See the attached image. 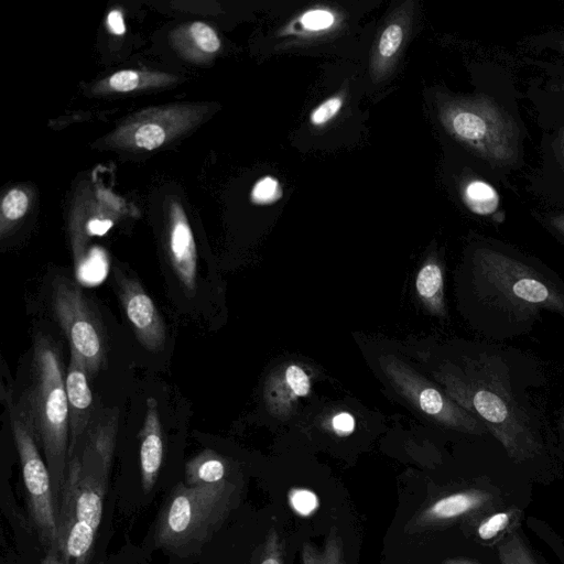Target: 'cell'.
Returning <instances> with one entry per match:
<instances>
[{
    "label": "cell",
    "mask_w": 564,
    "mask_h": 564,
    "mask_svg": "<svg viewBox=\"0 0 564 564\" xmlns=\"http://www.w3.org/2000/svg\"><path fill=\"white\" fill-rule=\"evenodd\" d=\"M452 390L478 417L516 463L539 457L547 430L546 377L539 362L516 347L497 343L475 345Z\"/></svg>",
    "instance_id": "cell-1"
},
{
    "label": "cell",
    "mask_w": 564,
    "mask_h": 564,
    "mask_svg": "<svg viewBox=\"0 0 564 564\" xmlns=\"http://www.w3.org/2000/svg\"><path fill=\"white\" fill-rule=\"evenodd\" d=\"M462 288L469 321L491 343L531 333L544 311L564 318V280L499 245L481 243L470 251Z\"/></svg>",
    "instance_id": "cell-2"
},
{
    "label": "cell",
    "mask_w": 564,
    "mask_h": 564,
    "mask_svg": "<svg viewBox=\"0 0 564 564\" xmlns=\"http://www.w3.org/2000/svg\"><path fill=\"white\" fill-rule=\"evenodd\" d=\"M119 412L98 411L83 441L68 452L56 503L57 553L62 564H90L101 522Z\"/></svg>",
    "instance_id": "cell-3"
},
{
    "label": "cell",
    "mask_w": 564,
    "mask_h": 564,
    "mask_svg": "<svg viewBox=\"0 0 564 564\" xmlns=\"http://www.w3.org/2000/svg\"><path fill=\"white\" fill-rule=\"evenodd\" d=\"M61 352L45 334L36 335L30 382L18 397L47 465L55 503L63 484L69 446V413Z\"/></svg>",
    "instance_id": "cell-4"
},
{
    "label": "cell",
    "mask_w": 564,
    "mask_h": 564,
    "mask_svg": "<svg viewBox=\"0 0 564 564\" xmlns=\"http://www.w3.org/2000/svg\"><path fill=\"white\" fill-rule=\"evenodd\" d=\"M236 486L177 484L170 492L154 528L155 545L176 556L200 552L228 516Z\"/></svg>",
    "instance_id": "cell-5"
},
{
    "label": "cell",
    "mask_w": 564,
    "mask_h": 564,
    "mask_svg": "<svg viewBox=\"0 0 564 564\" xmlns=\"http://www.w3.org/2000/svg\"><path fill=\"white\" fill-rule=\"evenodd\" d=\"M442 119L447 130L492 166H512L520 154V130L513 117L487 95L446 105Z\"/></svg>",
    "instance_id": "cell-6"
},
{
    "label": "cell",
    "mask_w": 564,
    "mask_h": 564,
    "mask_svg": "<svg viewBox=\"0 0 564 564\" xmlns=\"http://www.w3.org/2000/svg\"><path fill=\"white\" fill-rule=\"evenodd\" d=\"M13 440L20 457L31 522L46 553L57 552L56 503L52 478L43 460L32 424L11 388H2Z\"/></svg>",
    "instance_id": "cell-7"
},
{
    "label": "cell",
    "mask_w": 564,
    "mask_h": 564,
    "mask_svg": "<svg viewBox=\"0 0 564 564\" xmlns=\"http://www.w3.org/2000/svg\"><path fill=\"white\" fill-rule=\"evenodd\" d=\"M51 305L64 332L70 355L88 378H95L107 362V343L100 322L82 289L66 276H56L51 286Z\"/></svg>",
    "instance_id": "cell-8"
},
{
    "label": "cell",
    "mask_w": 564,
    "mask_h": 564,
    "mask_svg": "<svg viewBox=\"0 0 564 564\" xmlns=\"http://www.w3.org/2000/svg\"><path fill=\"white\" fill-rule=\"evenodd\" d=\"M119 300L134 334L144 348L159 351L165 344L166 328L154 302L139 281L116 273Z\"/></svg>",
    "instance_id": "cell-9"
},
{
    "label": "cell",
    "mask_w": 564,
    "mask_h": 564,
    "mask_svg": "<svg viewBox=\"0 0 564 564\" xmlns=\"http://www.w3.org/2000/svg\"><path fill=\"white\" fill-rule=\"evenodd\" d=\"M88 376L80 362L70 355L65 375V388L69 413V446L74 449L86 435L99 409L95 405Z\"/></svg>",
    "instance_id": "cell-10"
},
{
    "label": "cell",
    "mask_w": 564,
    "mask_h": 564,
    "mask_svg": "<svg viewBox=\"0 0 564 564\" xmlns=\"http://www.w3.org/2000/svg\"><path fill=\"white\" fill-rule=\"evenodd\" d=\"M170 258L175 274L184 289L193 293L197 279V253L192 229L183 208L174 203L169 238Z\"/></svg>",
    "instance_id": "cell-11"
},
{
    "label": "cell",
    "mask_w": 564,
    "mask_h": 564,
    "mask_svg": "<svg viewBox=\"0 0 564 564\" xmlns=\"http://www.w3.org/2000/svg\"><path fill=\"white\" fill-rule=\"evenodd\" d=\"M140 438L141 484L150 492L158 479L163 460V434L158 401L149 397L145 402V415Z\"/></svg>",
    "instance_id": "cell-12"
},
{
    "label": "cell",
    "mask_w": 564,
    "mask_h": 564,
    "mask_svg": "<svg viewBox=\"0 0 564 564\" xmlns=\"http://www.w3.org/2000/svg\"><path fill=\"white\" fill-rule=\"evenodd\" d=\"M492 497L482 490H467L443 497L424 513L427 520L443 521L474 512L491 503Z\"/></svg>",
    "instance_id": "cell-13"
},
{
    "label": "cell",
    "mask_w": 564,
    "mask_h": 564,
    "mask_svg": "<svg viewBox=\"0 0 564 564\" xmlns=\"http://www.w3.org/2000/svg\"><path fill=\"white\" fill-rule=\"evenodd\" d=\"M310 391L311 380L306 371L299 365H290L278 383L271 382L267 398L272 406L283 409L294 400L306 397Z\"/></svg>",
    "instance_id": "cell-14"
},
{
    "label": "cell",
    "mask_w": 564,
    "mask_h": 564,
    "mask_svg": "<svg viewBox=\"0 0 564 564\" xmlns=\"http://www.w3.org/2000/svg\"><path fill=\"white\" fill-rule=\"evenodd\" d=\"M226 460L216 452L205 449L191 458L185 466L188 486L218 485L228 481Z\"/></svg>",
    "instance_id": "cell-15"
},
{
    "label": "cell",
    "mask_w": 564,
    "mask_h": 564,
    "mask_svg": "<svg viewBox=\"0 0 564 564\" xmlns=\"http://www.w3.org/2000/svg\"><path fill=\"white\" fill-rule=\"evenodd\" d=\"M466 207L479 216L494 214L499 206V194L494 186L481 180L467 182L462 189Z\"/></svg>",
    "instance_id": "cell-16"
},
{
    "label": "cell",
    "mask_w": 564,
    "mask_h": 564,
    "mask_svg": "<svg viewBox=\"0 0 564 564\" xmlns=\"http://www.w3.org/2000/svg\"><path fill=\"white\" fill-rule=\"evenodd\" d=\"M416 291L434 310L443 308V272L435 262H429L420 270L416 276Z\"/></svg>",
    "instance_id": "cell-17"
},
{
    "label": "cell",
    "mask_w": 564,
    "mask_h": 564,
    "mask_svg": "<svg viewBox=\"0 0 564 564\" xmlns=\"http://www.w3.org/2000/svg\"><path fill=\"white\" fill-rule=\"evenodd\" d=\"M303 564H344L343 543L334 532L329 534L322 551L304 543L302 546Z\"/></svg>",
    "instance_id": "cell-18"
},
{
    "label": "cell",
    "mask_w": 564,
    "mask_h": 564,
    "mask_svg": "<svg viewBox=\"0 0 564 564\" xmlns=\"http://www.w3.org/2000/svg\"><path fill=\"white\" fill-rule=\"evenodd\" d=\"M501 564H538L519 534L513 533L498 546Z\"/></svg>",
    "instance_id": "cell-19"
},
{
    "label": "cell",
    "mask_w": 564,
    "mask_h": 564,
    "mask_svg": "<svg viewBox=\"0 0 564 564\" xmlns=\"http://www.w3.org/2000/svg\"><path fill=\"white\" fill-rule=\"evenodd\" d=\"M516 512L501 511L485 518L477 528V534L481 540H491L506 531L513 521Z\"/></svg>",
    "instance_id": "cell-20"
},
{
    "label": "cell",
    "mask_w": 564,
    "mask_h": 564,
    "mask_svg": "<svg viewBox=\"0 0 564 564\" xmlns=\"http://www.w3.org/2000/svg\"><path fill=\"white\" fill-rule=\"evenodd\" d=\"M283 195L282 187L276 178L267 175L257 181L252 191L251 199L258 205H269L278 202Z\"/></svg>",
    "instance_id": "cell-21"
},
{
    "label": "cell",
    "mask_w": 564,
    "mask_h": 564,
    "mask_svg": "<svg viewBox=\"0 0 564 564\" xmlns=\"http://www.w3.org/2000/svg\"><path fill=\"white\" fill-rule=\"evenodd\" d=\"M29 198L20 189H11L2 199L1 208L3 216L9 220L21 218L28 209Z\"/></svg>",
    "instance_id": "cell-22"
},
{
    "label": "cell",
    "mask_w": 564,
    "mask_h": 564,
    "mask_svg": "<svg viewBox=\"0 0 564 564\" xmlns=\"http://www.w3.org/2000/svg\"><path fill=\"white\" fill-rule=\"evenodd\" d=\"M403 40V29L398 23L389 24L382 32L378 51L381 57L390 58L400 48Z\"/></svg>",
    "instance_id": "cell-23"
},
{
    "label": "cell",
    "mask_w": 564,
    "mask_h": 564,
    "mask_svg": "<svg viewBox=\"0 0 564 564\" xmlns=\"http://www.w3.org/2000/svg\"><path fill=\"white\" fill-rule=\"evenodd\" d=\"M165 140V131L155 123H145L134 133V142L138 147L153 150L160 147Z\"/></svg>",
    "instance_id": "cell-24"
},
{
    "label": "cell",
    "mask_w": 564,
    "mask_h": 564,
    "mask_svg": "<svg viewBox=\"0 0 564 564\" xmlns=\"http://www.w3.org/2000/svg\"><path fill=\"white\" fill-rule=\"evenodd\" d=\"M191 33L196 44L207 53H214L220 46V41L214 29L203 22H194Z\"/></svg>",
    "instance_id": "cell-25"
},
{
    "label": "cell",
    "mask_w": 564,
    "mask_h": 564,
    "mask_svg": "<svg viewBox=\"0 0 564 564\" xmlns=\"http://www.w3.org/2000/svg\"><path fill=\"white\" fill-rule=\"evenodd\" d=\"M343 106V99L339 96L332 97L322 102L311 113V122L314 126H322L333 119Z\"/></svg>",
    "instance_id": "cell-26"
},
{
    "label": "cell",
    "mask_w": 564,
    "mask_h": 564,
    "mask_svg": "<svg viewBox=\"0 0 564 564\" xmlns=\"http://www.w3.org/2000/svg\"><path fill=\"white\" fill-rule=\"evenodd\" d=\"M293 508L301 514L307 516L317 507L316 496L305 489H295L290 495Z\"/></svg>",
    "instance_id": "cell-27"
},
{
    "label": "cell",
    "mask_w": 564,
    "mask_h": 564,
    "mask_svg": "<svg viewBox=\"0 0 564 564\" xmlns=\"http://www.w3.org/2000/svg\"><path fill=\"white\" fill-rule=\"evenodd\" d=\"M334 15L326 10H312L302 17V23L307 30L318 31L329 28Z\"/></svg>",
    "instance_id": "cell-28"
},
{
    "label": "cell",
    "mask_w": 564,
    "mask_h": 564,
    "mask_svg": "<svg viewBox=\"0 0 564 564\" xmlns=\"http://www.w3.org/2000/svg\"><path fill=\"white\" fill-rule=\"evenodd\" d=\"M109 85L117 91H130L139 85V74L134 70H120L109 78Z\"/></svg>",
    "instance_id": "cell-29"
},
{
    "label": "cell",
    "mask_w": 564,
    "mask_h": 564,
    "mask_svg": "<svg viewBox=\"0 0 564 564\" xmlns=\"http://www.w3.org/2000/svg\"><path fill=\"white\" fill-rule=\"evenodd\" d=\"M259 564H283L279 536L273 531L265 541Z\"/></svg>",
    "instance_id": "cell-30"
},
{
    "label": "cell",
    "mask_w": 564,
    "mask_h": 564,
    "mask_svg": "<svg viewBox=\"0 0 564 564\" xmlns=\"http://www.w3.org/2000/svg\"><path fill=\"white\" fill-rule=\"evenodd\" d=\"M355 426V417L349 412H339L332 419V429L337 435H349Z\"/></svg>",
    "instance_id": "cell-31"
},
{
    "label": "cell",
    "mask_w": 564,
    "mask_h": 564,
    "mask_svg": "<svg viewBox=\"0 0 564 564\" xmlns=\"http://www.w3.org/2000/svg\"><path fill=\"white\" fill-rule=\"evenodd\" d=\"M112 227L110 219L94 218L87 224V231L89 235L102 236Z\"/></svg>",
    "instance_id": "cell-32"
},
{
    "label": "cell",
    "mask_w": 564,
    "mask_h": 564,
    "mask_svg": "<svg viewBox=\"0 0 564 564\" xmlns=\"http://www.w3.org/2000/svg\"><path fill=\"white\" fill-rule=\"evenodd\" d=\"M107 21H108V25H109L110 30L113 33H116L118 35L124 33L126 26H124L122 14L119 10L110 11L108 14Z\"/></svg>",
    "instance_id": "cell-33"
},
{
    "label": "cell",
    "mask_w": 564,
    "mask_h": 564,
    "mask_svg": "<svg viewBox=\"0 0 564 564\" xmlns=\"http://www.w3.org/2000/svg\"><path fill=\"white\" fill-rule=\"evenodd\" d=\"M553 151L558 164L564 169V127L553 142Z\"/></svg>",
    "instance_id": "cell-34"
},
{
    "label": "cell",
    "mask_w": 564,
    "mask_h": 564,
    "mask_svg": "<svg viewBox=\"0 0 564 564\" xmlns=\"http://www.w3.org/2000/svg\"><path fill=\"white\" fill-rule=\"evenodd\" d=\"M549 224L564 239V214L552 216L549 219Z\"/></svg>",
    "instance_id": "cell-35"
},
{
    "label": "cell",
    "mask_w": 564,
    "mask_h": 564,
    "mask_svg": "<svg viewBox=\"0 0 564 564\" xmlns=\"http://www.w3.org/2000/svg\"><path fill=\"white\" fill-rule=\"evenodd\" d=\"M40 564H62L56 551L47 552Z\"/></svg>",
    "instance_id": "cell-36"
},
{
    "label": "cell",
    "mask_w": 564,
    "mask_h": 564,
    "mask_svg": "<svg viewBox=\"0 0 564 564\" xmlns=\"http://www.w3.org/2000/svg\"><path fill=\"white\" fill-rule=\"evenodd\" d=\"M444 564H480L478 562L467 560V558H451L447 560Z\"/></svg>",
    "instance_id": "cell-37"
},
{
    "label": "cell",
    "mask_w": 564,
    "mask_h": 564,
    "mask_svg": "<svg viewBox=\"0 0 564 564\" xmlns=\"http://www.w3.org/2000/svg\"><path fill=\"white\" fill-rule=\"evenodd\" d=\"M558 429H560V435H561L562 444H563V447H564V408H563L562 414L560 416Z\"/></svg>",
    "instance_id": "cell-38"
}]
</instances>
